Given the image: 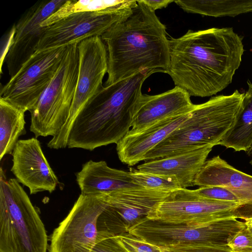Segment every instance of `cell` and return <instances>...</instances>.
I'll return each mask as SVG.
<instances>
[{"instance_id": "8992f818", "label": "cell", "mask_w": 252, "mask_h": 252, "mask_svg": "<svg viewBox=\"0 0 252 252\" xmlns=\"http://www.w3.org/2000/svg\"><path fill=\"white\" fill-rule=\"evenodd\" d=\"M79 43L68 45L53 78L31 113L35 138L57 135L70 114L79 71Z\"/></svg>"}, {"instance_id": "83f0119b", "label": "cell", "mask_w": 252, "mask_h": 252, "mask_svg": "<svg viewBox=\"0 0 252 252\" xmlns=\"http://www.w3.org/2000/svg\"><path fill=\"white\" fill-rule=\"evenodd\" d=\"M227 246L232 252H252V233L246 226L231 239Z\"/></svg>"}, {"instance_id": "4316f807", "label": "cell", "mask_w": 252, "mask_h": 252, "mask_svg": "<svg viewBox=\"0 0 252 252\" xmlns=\"http://www.w3.org/2000/svg\"><path fill=\"white\" fill-rule=\"evenodd\" d=\"M199 195L211 199L240 203L237 196L228 189L218 186L202 187L194 189ZM241 205V204H240Z\"/></svg>"}, {"instance_id": "1f68e13d", "label": "cell", "mask_w": 252, "mask_h": 252, "mask_svg": "<svg viewBox=\"0 0 252 252\" xmlns=\"http://www.w3.org/2000/svg\"><path fill=\"white\" fill-rule=\"evenodd\" d=\"M245 223L247 228L252 233V218L245 220Z\"/></svg>"}, {"instance_id": "4dcf8cb0", "label": "cell", "mask_w": 252, "mask_h": 252, "mask_svg": "<svg viewBox=\"0 0 252 252\" xmlns=\"http://www.w3.org/2000/svg\"><path fill=\"white\" fill-rule=\"evenodd\" d=\"M143 2L146 4L151 9L156 11L158 9L166 7L173 0H141Z\"/></svg>"}, {"instance_id": "9a60e30c", "label": "cell", "mask_w": 252, "mask_h": 252, "mask_svg": "<svg viewBox=\"0 0 252 252\" xmlns=\"http://www.w3.org/2000/svg\"><path fill=\"white\" fill-rule=\"evenodd\" d=\"M194 186L226 188L238 198V219L252 218V176L236 169L219 156L207 160L195 177Z\"/></svg>"}, {"instance_id": "6da1fadb", "label": "cell", "mask_w": 252, "mask_h": 252, "mask_svg": "<svg viewBox=\"0 0 252 252\" xmlns=\"http://www.w3.org/2000/svg\"><path fill=\"white\" fill-rule=\"evenodd\" d=\"M169 39L166 73L190 96L216 94L231 83L244 53L243 37L232 28L189 30Z\"/></svg>"}, {"instance_id": "d4e9b609", "label": "cell", "mask_w": 252, "mask_h": 252, "mask_svg": "<svg viewBox=\"0 0 252 252\" xmlns=\"http://www.w3.org/2000/svg\"><path fill=\"white\" fill-rule=\"evenodd\" d=\"M129 172L135 181L141 187L156 190L171 192L182 188L174 177L148 172L130 168Z\"/></svg>"}, {"instance_id": "cb8c5ba5", "label": "cell", "mask_w": 252, "mask_h": 252, "mask_svg": "<svg viewBox=\"0 0 252 252\" xmlns=\"http://www.w3.org/2000/svg\"><path fill=\"white\" fill-rule=\"evenodd\" d=\"M184 11L214 17H235L252 12V0H175Z\"/></svg>"}, {"instance_id": "ba28073f", "label": "cell", "mask_w": 252, "mask_h": 252, "mask_svg": "<svg viewBox=\"0 0 252 252\" xmlns=\"http://www.w3.org/2000/svg\"><path fill=\"white\" fill-rule=\"evenodd\" d=\"M79 71L69 117L59 133L47 143L48 148L67 147L68 136L81 110L103 87L102 80L107 72L108 58L105 45L100 36L84 39L78 43Z\"/></svg>"}, {"instance_id": "5b68a950", "label": "cell", "mask_w": 252, "mask_h": 252, "mask_svg": "<svg viewBox=\"0 0 252 252\" xmlns=\"http://www.w3.org/2000/svg\"><path fill=\"white\" fill-rule=\"evenodd\" d=\"M44 225L29 196L0 170V252H47Z\"/></svg>"}, {"instance_id": "3957f363", "label": "cell", "mask_w": 252, "mask_h": 252, "mask_svg": "<svg viewBox=\"0 0 252 252\" xmlns=\"http://www.w3.org/2000/svg\"><path fill=\"white\" fill-rule=\"evenodd\" d=\"M154 73L143 70L103 86L77 116L68 136L67 147L93 151L117 144L130 130L142 94V85Z\"/></svg>"}, {"instance_id": "f546056e", "label": "cell", "mask_w": 252, "mask_h": 252, "mask_svg": "<svg viewBox=\"0 0 252 252\" xmlns=\"http://www.w3.org/2000/svg\"><path fill=\"white\" fill-rule=\"evenodd\" d=\"M160 249L162 252H232L228 247L203 245H186Z\"/></svg>"}, {"instance_id": "52a82bcc", "label": "cell", "mask_w": 252, "mask_h": 252, "mask_svg": "<svg viewBox=\"0 0 252 252\" xmlns=\"http://www.w3.org/2000/svg\"><path fill=\"white\" fill-rule=\"evenodd\" d=\"M246 226L235 218L200 224L173 223L142 219L128 233L160 248L186 245L227 247L228 243Z\"/></svg>"}, {"instance_id": "4fadbf2b", "label": "cell", "mask_w": 252, "mask_h": 252, "mask_svg": "<svg viewBox=\"0 0 252 252\" xmlns=\"http://www.w3.org/2000/svg\"><path fill=\"white\" fill-rule=\"evenodd\" d=\"M66 0H43L31 7L15 26V32L5 62L13 76L36 51L43 34L41 23L56 12Z\"/></svg>"}, {"instance_id": "5bb4252c", "label": "cell", "mask_w": 252, "mask_h": 252, "mask_svg": "<svg viewBox=\"0 0 252 252\" xmlns=\"http://www.w3.org/2000/svg\"><path fill=\"white\" fill-rule=\"evenodd\" d=\"M11 171L19 183L28 187L31 194L53 192L60 184L35 137L19 140L12 154Z\"/></svg>"}, {"instance_id": "30bf717a", "label": "cell", "mask_w": 252, "mask_h": 252, "mask_svg": "<svg viewBox=\"0 0 252 252\" xmlns=\"http://www.w3.org/2000/svg\"><path fill=\"white\" fill-rule=\"evenodd\" d=\"M106 205L103 194L81 193L51 235L48 252H91L97 236V219Z\"/></svg>"}, {"instance_id": "ffe728a7", "label": "cell", "mask_w": 252, "mask_h": 252, "mask_svg": "<svg viewBox=\"0 0 252 252\" xmlns=\"http://www.w3.org/2000/svg\"><path fill=\"white\" fill-rule=\"evenodd\" d=\"M76 182L83 194H108L118 190L141 188L129 171L109 167L106 162L90 160L76 174Z\"/></svg>"}, {"instance_id": "9c48e42d", "label": "cell", "mask_w": 252, "mask_h": 252, "mask_svg": "<svg viewBox=\"0 0 252 252\" xmlns=\"http://www.w3.org/2000/svg\"><path fill=\"white\" fill-rule=\"evenodd\" d=\"M68 45L36 50L1 89L0 97L31 111L56 72Z\"/></svg>"}, {"instance_id": "484cf974", "label": "cell", "mask_w": 252, "mask_h": 252, "mask_svg": "<svg viewBox=\"0 0 252 252\" xmlns=\"http://www.w3.org/2000/svg\"><path fill=\"white\" fill-rule=\"evenodd\" d=\"M117 236L123 246L128 252H162L159 247L150 244L129 233Z\"/></svg>"}, {"instance_id": "8fae6325", "label": "cell", "mask_w": 252, "mask_h": 252, "mask_svg": "<svg viewBox=\"0 0 252 252\" xmlns=\"http://www.w3.org/2000/svg\"><path fill=\"white\" fill-rule=\"evenodd\" d=\"M239 203L201 196L194 190L181 188L171 191L154 207L147 218L173 223L200 224L217 220L238 219Z\"/></svg>"}, {"instance_id": "277c9868", "label": "cell", "mask_w": 252, "mask_h": 252, "mask_svg": "<svg viewBox=\"0 0 252 252\" xmlns=\"http://www.w3.org/2000/svg\"><path fill=\"white\" fill-rule=\"evenodd\" d=\"M244 93L237 90L196 104L189 117L146 156L144 161L169 157L209 145H219L235 121Z\"/></svg>"}, {"instance_id": "44dd1931", "label": "cell", "mask_w": 252, "mask_h": 252, "mask_svg": "<svg viewBox=\"0 0 252 252\" xmlns=\"http://www.w3.org/2000/svg\"><path fill=\"white\" fill-rule=\"evenodd\" d=\"M235 121L219 145L237 152H247L252 146V83L248 80Z\"/></svg>"}, {"instance_id": "d6a6232c", "label": "cell", "mask_w": 252, "mask_h": 252, "mask_svg": "<svg viewBox=\"0 0 252 252\" xmlns=\"http://www.w3.org/2000/svg\"><path fill=\"white\" fill-rule=\"evenodd\" d=\"M247 153L249 156H252V146L251 147V148L249 149V150Z\"/></svg>"}, {"instance_id": "f1b7e54d", "label": "cell", "mask_w": 252, "mask_h": 252, "mask_svg": "<svg viewBox=\"0 0 252 252\" xmlns=\"http://www.w3.org/2000/svg\"><path fill=\"white\" fill-rule=\"evenodd\" d=\"M91 252H128L123 246L117 236L96 240Z\"/></svg>"}, {"instance_id": "836d02e7", "label": "cell", "mask_w": 252, "mask_h": 252, "mask_svg": "<svg viewBox=\"0 0 252 252\" xmlns=\"http://www.w3.org/2000/svg\"><path fill=\"white\" fill-rule=\"evenodd\" d=\"M250 163L252 165V158L250 161Z\"/></svg>"}, {"instance_id": "7c38bea8", "label": "cell", "mask_w": 252, "mask_h": 252, "mask_svg": "<svg viewBox=\"0 0 252 252\" xmlns=\"http://www.w3.org/2000/svg\"><path fill=\"white\" fill-rule=\"evenodd\" d=\"M132 8L112 12H82L69 15L43 28L36 50L68 45L90 37L101 36L113 25L126 18Z\"/></svg>"}, {"instance_id": "ac0fdd59", "label": "cell", "mask_w": 252, "mask_h": 252, "mask_svg": "<svg viewBox=\"0 0 252 252\" xmlns=\"http://www.w3.org/2000/svg\"><path fill=\"white\" fill-rule=\"evenodd\" d=\"M190 112L162 120L138 132H128L116 144L120 161L129 166L144 161L147 154L184 122Z\"/></svg>"}, {"instance_id": "603a6c76", "label": "cell", "mask_w": 252, "mask_h": 252, "mask_svg": "<svg viewBox=\"0 0 252 252\" xmlns=\"http://www.w3.org/2000/svg\"><path fill=\"white\" fill-rule=\"evenodd\" d=\"M137 3V0H66L56 12L41 23V27H48L75 13L116 12L131 9Z\"/></svg>"}, {"instance_id": "7a4b0ae2", "label": "cell", "mask_w": 252, "mask_h": 252, "mask_svg": "<svg viewBox=\"0 0 252 252\" xmlns=\"http://www.w3.org/2000/svg\"><path fill=\"white\" fill-rule=\"evenodd\" d=\"M131 14L100 37L108 58L105 86L128 78L143 70L166 73L170 63L166 27L141 0Z\"/></svg>"}, {"instance_id": "d6986e66", "label": "cell", "mask_w": 252, "mask_h": 252, "mask_svg": "<svg viewBox=\"0 0 252 252\" xmlns=\"http://www.w3.org/2000/svg\"><path fill=\"white\" fill-rule=\"evenodd\" d=\"M214 146L207 145L169 157L146 161L137 169L176 178L182 188L194 186L196 176Z\"/></svg>"}, {"instance_id": "2e32d148", "label": "cell", "mask_w": 252, "mask_h": 252, "mask_svg": "<svg viewBox=\"0 0 252 252\" xmlns=\"http://www.w3.org/2000/svg\"><path fill=\"white\" fill-rule=\"evenodd\" d=\"M170 192L141 187L103 194L114 223L121 228L128 230L147 217Z\"/></svg>"}, {"instance_id": "7402d4cb", "label": "cell", "mask_w": 252, "mask_h": 252, "mask_svg": "<svg viewBox=\"0 0 252 252\" xmlns=\"http://www.w3.org/2000/svg\"><path fill=\"white\" fill-rule=\"evenodd\" d=\"M24 110L0 97V160L12 155L19 140L26 133Z\"/></svg>"}, {"instance_id": "e0dca14e", "label": "cell", "mask_w": 252, "mask_h": 252, "mask_svg": "<svg viewBox=\"0 0 252 252\" xmlns=\"http://www.w3.org/2000/svg\"><path fill=\"white\" fill-rule=\"evenodd\" d=\"M183 89H172L156 95L142 94L138 103L129 133H136L160 121L191 111L196 104Z\"/></svg>"}]
</instances>
